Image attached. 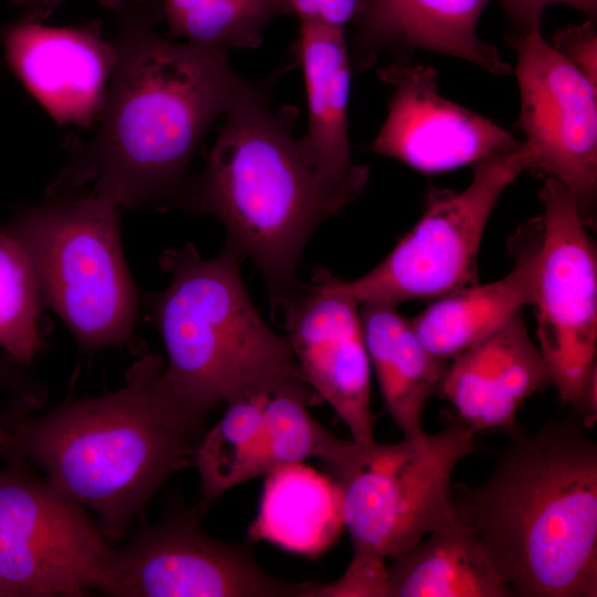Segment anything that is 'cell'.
Returning a JSON list of instances; mask_svg holds the SVG:
<instances>
[{
    "instance_id": "1",
    "label": "cell",
    "mask_w": 597,
    "mask_h": 597,
    "mask_svg": "<svg viewBox=\"0 0 597 597\" xmlns=\"http://www.w3.org/2000/svg\"><path fill=\"white\" fill-rule=\"evenodd\" d=\"M100 2L115 22V69L93 137L67 136L69 161L46 191L92 185L122 210L175 207L207 129L243 80L227 52L159 34L161 0Z\"/></svg>"
},
{
    "instance_id": "2",
    "label": "cell",
    "mask_w": 597,
    "mask_h": 597,
    "mask_svg": "<svg viewBox=\"0 0 597 597\" xmlns=\"http://www.w3.org/2000/svg\"><path fill=\"white\" fill-rule=\"evenodd\" d=\"M579 417L514 427L489 479L455 485L458 519L519 597L597 596V444Z\"/></svg>"
},
{
    "instance_id": "3",
    "label": "cell",
    "mask_w": 597,
    "mask_h": 597,
    "mask_svg": "<svg viewBox=\"0 0 597 597\" xmlns=\"http://www.w3.org/2000/svg\"><path fill=\"white\" fill-rule=\"evenodd\" d=\"M165 364L145 355L116 391L71 399L40 417L21 410L8 458L28 459L54 486L93 510L104 536L117 540L164 481L187 467L205 420L167 389Z\"/></svg>"
},
{
    "instance_id": "4",
    "label": "cell",
    "mask_w": 597,
    "mask_h": 597,
    "mask_svg": "<svg viewBox=\"0 0 597 597\" xmlns=\"http://www.w3.org/2000/svg\"><path fill=\"white\" fill-rule=\"evenodd\" d=\"M293 114L274 112L263 88L243 80L202 170L175 203L223 224L226 242L264 276L271 304L300 287L296 271L307 240L349 205L303 151Z\"/></svg>"
},
{
    "instance_id": "5",
    "label": "cell",
    "mask_w": 597,
    "mask_h": 597,
    "mask_svg": "<svg viewBox=\"0 0 597 597\" xmlns=\"http://www.w3.org/2000/svg\"><path fill=\"white\" fill-rule=\"evenodd\" d=\"M242 261L227 242L210 260L190 242L168 249L159 265L170 283L147 297L167 352L164 383L180 405L203 420L219 404L259 389L320 398L286 338L275 334L252 304L240 274Z\"/></svg>"
},
{
    "instance_id": "6",
    "label": "cell",
    "mask_w": 597,
    "mask_h": 597,
    "mask_svg": "<svg viewBox=\"0 0 597 597\" xmlns=\"http://www.w3.org/2000/svg\"><path fill=\"white\" fill-rule=\"evenodd\" d=\"M121 208L88 192L46 191L12 207L4 229L34 270L44 307L85 352L128 345L139 296L121 240Z\"/></svg>"
},
{
    "instance_id": "7",
    "label": "cell",
    "mask_w": 597,
    "mask_h": 597,
    "mask_svg": "<svg viewBox=\"0 0 597 597\" xmlns=\"http://www.w3.org/2000/svg\"><path fill=\"white\" fill-rule=\"evenodd\" d=\"M474 436L449 415L439 432L396 443L338 438L322 463L341 493L352 559L392 558L454 517L452 473Z\"/></svg>"
},
{
    "instance_id": "8",
    "label": "cell",
    "mask_w": 597,
    "mask_h": 597,
    "mask_svg": "<svg viewBox=\"0 0 597 597\" xmlns=\"http://www.w3.org/2000/svg\"><path fill=\"white\" fill-rule=\"evenodd\" d=\"M525 143L472 165L461 191L431 188L423 212L394 249L362 276L338 285L359 304L433 301L478 283V259L490 216L521 174L530 171Z\"/></svg>"
},
{
    "instance_id": "9",
    "label": "cell",
    "mask_w": 597,
    "mask_h": 597,
    "mask_svg": "<svg viewBox=\"0 0 597 597\" xmlns=\"http://www.w3.org/2000/svg\"><path fill=\"white\" fill-rule=\"evenodd\" d=\"M535 293L538 348L551 384L586 429L597 420V253L568 189L545 178Z\"/></svg>"
},
{
    "instance_id": "10",
    "label": "cell",
    "mask_w": 597,
    "mask_h": 597,
    "mask_svg": "<svg viewBox=\"0 0 597 597\" xmlns=\"http://www.w3.org/2000/svg\"><path fill=\"white\" fill-rule=\"evenodd\" d=\"M0 469V583L10 596L104 591L113 549L72 500L21 463Z\"/></svg>"
},
{
    "instance_id": "11",
    "label": "cell",
    "mask_w": 597,
    "mask_h": 597,
    "mask_svg": "<svg viewBox=\"0 0 597 597\" xmlns=\"http://www.w3.org/2000/svg\"><path fill=\"white\" fill-rule=\"evenodd\" d=\"M505 39L516 53L519 123L532 155L530 171L565 186L591 227L597 203V86L541 31Z\"/></svg>"
},
{
    "instance_id": "12",
    "label": "cell",
    "mask_w": 597,
    "mask_h": 597,
    "mask_svg": "<svg viewBox=\"0 0 597 597\" xmlns=\"http://www.w3.org/2000/svg\"><path fill=\"white\" fill-rule=\"evenodd\" d=\"M317 583L266 573L248 546L210 537L176 513L113 551L104 594L117 597H312Z\"/></svg>"
},
{
    "instance_id": "13",
    "label": "cell",
    "mask_w": 597,
    "mask_h": 597,
    "mask_svg": "<svg viewBox=\"0 0 597 597\" xmlns=\"http://www.w3.org/2000/svg\"><path fill=\"white\" fill-rule=\"evenodd\" d=\"M336 276L316 269L310 283L272 304L285 338L307 384L348 428L352 440L374 441L370 406L371 366L359 303Z\"/></svg>"
},
{
    "instance_id": "14",
    "label": "cell",
    "mask_w": 597,
    "mask_h": 597,
    "mask_svg": "<svg viewBox=\"0 0 597 597\" xmlns=\"http://www.w3.org/2000/svg\"><path fill=\"white\" fill-rule=\"evenodd\" d=\"M392 87L387 116L368 149L423 174H438L519 148L507 130L438 91V72L413 61L377 69Z\"/></svg>"
},
{
    "instance_id": "15",
    "label": "cell",
    "mask_w": 597,
    "mask_h": 597,
    "mask_svg": "<svg viewBox=\"0 0 597 597\" xmlns=\"http://www.w3.org/2000/svg\"><path fill=\"white\" fill-rule=\"evenodd\" d=\"M100 20L48 27L20 15L0 29L4 60L59 125L91 128L104 106L116 50Z\"/></svg>"
},
{
    "instance_id": "16",
    "label": "cell",
    "mask_w": 597,
    "mask_h": 597,
    "mask_svg": "<svg viewBox=\"0 0 597 597\" xmlns=\"http://www.w3.org/2000/svg\"><path fill=\"white\" fill-rule=\"evenodd\" d=\"M494 0H367L354 22L352 66H374L380 54L410 62L425 50L465 60L493 75L512 72L498 48L478 35V22Z\"/></svg>"
},
{
    "instance_id": "17",
    "label": "cell",
    "mask_w": 597,
    "mask_h": 597,
    "mask_svg": "<svg viewBox=\"0 0 597 597\" xmlns=\"http://www.w3.org/2000/svg\"><path fill=\"white\" fill-rule=\"evenodd\" d=\"M551 385L523 311L498 331L452 357L437 392L453 415L475 434L491 429L511 431L522 404Z\"/></svg>"
},
{
    "instance_id": "18",
    "label": "cell",
    "mask_w": 597,
    "mask_h": 597,
    "mask_svg": "<svg viewBox=\"0 0 597 597\" xmlns=\"http://www.w3.org/2000/svg\"><path fill=\"white\" fill-rule=\"evenodd\" d=\"M296 57L302 69L307 129L301 147L326 185L349 203L360 196L369 169L352 159L347 106L352 62L343 29L300 22Z\"/></svg>"
},
{
    "instance_id": "19",
    "label": "cell",
    "mask_w": 597,
    "mask_h": 597,
    "mask_svg": "<svg viewBox=\"0 0 597 597\" xmlns=\"http://www.w3.org/2000/svg\"><path fill=\"white\" fill-rule=\"evenodd\" d=\"M510 244L512 269L500 280L474 284L444 295L410 318L426 348L452 357L488 337L525 306L533 304L542 218L523 223Z\"/></svg>"
},
{
    "instance_id": "20",
    "label": "cell",
    "mask_w": 597,
    "mask_h": 597,
    "mask_svg": "<svg viewBox=\"0 0 597 597\" xmlns=\"http://www.w3.org/2000/svg\"><path fill=\"white\" fill-rule=\"evenodd\" d=\"M370 366L385 407L404 438L423 433L422 416L448 362L430 353L397 305L359 304Z\"/></svg>"
},
{
    "instance_id": "21",
    "label": "cell",
    "mask_w": 597,
    "mask_h": 597,
    "mask_svg": "<svg viewBox=\"0 0 597 597\" xmlns=\"http://www.w3.org/2000/svg\"><path fill=\"white\" fill-rule=\"evenodd\" d=\"M387 566L388 597H512L474 530L454 517Z\"/></svg>"
},
{
    "instance_id": "22",
    "label": "cell",
    "mask_w": 597,
    "mask_h": 597,
    "mask_svg": "<svg viewBox=\"0 0 597 597\" xmlns=\"http://www.w3.org/2000/svg\"><path fill=\"white\" fill-rule=\"evenodd\" d=\"M265 475L250 538L308 556L329 547L345 528L335 482L302 462L279 467Z\"/></svg>"
},
{
    "instance_id": "23",
    "label": "cell",
    "mask_w": 597,
    "mask_h": 597,
    "mask_svg": "<svg viewBox=\"0 0 597 597\" xmlns=\"http://www.w3.org/2000/svg\"><path fill=\"white\" fill-rule=\"evenodd\" d=\"M265 390L227 401L221 419L201 437L193 454L201 481L200 507L207 509L224 491L254 478L263 434Z\"/></svg>"
},
{
    "instance_id": "24",
    "label": "cell",
    "mask_w": 597,
    "mask_h": 597,
    "mask_svg": "<svg viewBox=\"0 0 597 597\" xmlns=\"http://www.w3.org/2000/svg\"><path fill=\"white\" fill-rule=\"evenodd\" d=\"M169 38L227 52L255 49L274 18L294 15L290 0H161Z\"/></svg>"
},
{
    "instance_id": "25",
    "label": "cell",
    "mask_w": 597,
    "mask_h": 597,
    "mask_svg": "<svg viewBox=\"0 0 597 597\" xmlns=\"http://www.w3.org/2000/svg\"><path fill=\"white\" fill-rule=\"evenodd\" d=\"M316 397L290 389H266L263 405V434L254 467V478L308 458L324 460L338 437L308 411L320 404Z\"/></svg>"
},
{
    "instance_id": "26",
    "label": "cell",
    "mask_w": 597,
    "mask_h": 597,
    "mask_svg": "<svg viewBox=\"0 0 597 597\" xmlns=\"http://www.w3.org/2000/svg\"><path fill=\"white\" fill-rule=\"evenodd\" d=\"M42 307L29 256L0 227V348L23 367L45 346L40 329Z\"/></svg>"
},
{
    "instance_id": "27",
    "label": "cell",
    "mask_w": 597,
    "mask_h": 597,
    "mask_svg": "<svg viewBox=\"0 0 597 597\" xmlns=\"http://www.w3.org/2000/svg\"><path fill=\"white\" fill-rule=\"evenodd\" d=\"M313 597H388L385 561L350 559L337 580L331 584L317 583Z\"/></svg>"
},
{
    "instance_id": "28",
    "label": "cell",
    "mask_w": 597,
    "mask_h": 597,
    "mask_svg": "<svg viewBox=\"0 0 597 597\" xmlns=\"http://www.w3.org/2000/svg\"><path fill=\"white\" fill-rule=\"evenodd\" d=\"M553 48L597 86L596 21L569 24L553 35Z\"/></svg>"
},
{
    "instance_id": "29",
    "label": "cell",
    "mask_w": 597,
    "mask_h": 597,
    "mask_svg": "<svg viewBox=\"0 0 597 597\" xmlns=\"http://www.w3.org/2000/svg\"><path fill=\"white\" fill-rule=\"evenodd\" d=\"M509 21L505 36H524L541 31L542 17L545 8L553 4L569 6L588 20L596 21L597 0H501Z\"/></svg>"
},
{
    "instance_id": "30",
    "label": "cell",
    "mask_w": 597,
    "mask_h": 597,
    "mask_svg": "<svg viewBox=\"0 0 597 597\" xmlns=\"http://www.w3.org/2000/svg\"><path fill=\"white\" fill-rule=\"evenodd\" d=\"M367 0H290L300 22H320L343 29L356 21Z\"/></svg>"
},
{
    "instance_id": "31",
    "label": "cell",
    "mask_w": 597,
    "mask_h": 597,
    "mask_svg": "<svg viewBox=\"0 0 597 597\" xmlns=\"http://www.w3.org/2000/svg\"><path fill=\"white\" fill-rule=\"evenodd\" d=\"M22 368L23 366L8 354L0 353V390L9 389L24 397L40 399V395H34L35 392L40 394L39 390L31 386L30 380L22 373ZM11 413L12 407L7 411L0 410V421L8 419Z\"/></svg>"
},
{
    "instance_id": "32",
    "label": "cell",
    "mask_w": 597,
    "mask_h": 597,
    "mask_svg": "<svg viewBox=\"0 0 597 597\" xmlns=\"http://www.w3.org/2000/svg\"><path fill=\"white\" fill-rule=\"evenodd\" d=\"M22 9V15L43 22L57 9L63 0H9Z\"/></svg>"
},
{
    "instance_id": "33",
    "label": "cell",
    "mask_w": 597,
    "mask_h": 597,
    "mask_svg": "<svg viewBox=\"0 0 597 597\" xmlns=\"http://www.w3.org/2000/svg\"><path fill=\"white\" fill-rule=\"evenodd\" d=\"M14 417L15 415L9 420L0 421V457H8L11 428Z\"/></svg>"
},
{
    "instance_id": "34",
    "label": "cell",
    "mask_w": 597,
    "mask_h": 597,
    "mask_svg": "<svg viewBox=\"0 0 597 597\" xmlns=\"http://www.w3.org/2000/svg\"><path fill=\"white\" fill-rule=\"evenodd\" d=\"M0 597H11L6 587L0 583Z\"/></svg>"
}]
</instances>
